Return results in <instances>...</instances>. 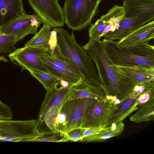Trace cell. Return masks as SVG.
<instances>
[{"mask_svg":"<svg viewBox=\"0 0 154 154\" xmlns=\"http://www.w3.org/2000/svg\"><path fill=\"white\" fill-rule=\"evenodd\" d=\"M82 47L96 67L101 86L106 95L116 96L122 100L133 92L136 84L116 69L100 39L90 38Z\"/></svg>","mask_w":154,"mask_h":154,"instance_id":"cell-1","label":"cell"},{"mask_svg":"<svg viewBox=\"0 0 154 154\" xmlns=\"http://www.w3.org/2000/svg\"><path fill=\"white\" fill-rule=\"evenodd\" d=\"M53 29L57 33L56 49L75 65L83 77V82L93 87H101L93 61L82 46L76 41L73 32L70 33L61 27Z\"/></svg>","mask_w":154,"mask_h":154,"instance_id":"cell-2","label":"cell"},{"mask_svg":"<svg viewBox=\"0 0 154 154\" xmlns=\"http://www.w3.org/2000/svg\"><path fill=\"white\" fill-rule=\"evenodd\" d=\"M123 15L103 39L120 41L154 19V0H123Z\"/></svg>","mask_w":154,"mask_h":154,"instance_id":"cell-3","label":"cell"},{"mask_svg":"<svg viewBox=\"0 0 154 154\" xmlns=\"http://www.w3.org/2000/svg\"><path fill=\"white\" fill-rule=\"evenodd\" d=\"M101 42L107 54L116 66L154 67V47L148 42L124 45L111 40L103 39Z\"/></svg>","mask_w":154,"mask_h":154,"instance_id":"cell-4","label":"cell"},{"mask_svg":"<svg viewBox=\"0 0 154 154\" xmlns=\"http://www.w3.org/2000/svg\"><path fill=\"white\" fill-rule=\"evenodd\" d=\"M103 0H65L63 11L65 23L73 30L87 27L97 11Z\"/></svg>","mask_w":154,"mask_h":154,"instance_id":"cell-5","label":"cell"},{"mask_svg":"<svg viewBox=\"0 0 154 154\" xmlns=\"http://www.w3.org/2000/svg\"><path fill=\"white\" fill-rule=\"evenodd\" d=\"M40 132L35 119L14 120L0 119V141L29 142L30 140L52 133Z\"/></svg>","mask_w":154,"mask_h":154,"instance_id":"cell-6","label":"cell"},{"mask_svg":"<svg viewBox=\"0 0 154 154\" xmlns=\"http://www.w3.org/2000/svg\"><path fill=\"white\" fill-rule=\"evenodd\" d=\"M40 58L49 73L58 79L75 85L83 81L82 75L73 63L56 49L53 52L48 50Z\"/></svg>","mask_w":154,"mask_h":154,"instance_id":"cell-7","label":"cell"},{"mask_svg":"<svg viewBox=\"0 0 154 154\" xmlns=\"http://www.w3.org/2000/svg\"><path fill=\"white\" fill-rule=\"evenodd\" d=\"M97 100L91 98H80L67 100L62 106L66 116V122L60 132L63 136L70 131L81 127L84 117Z\"/></svg>","mask_w":154,"mask_h":154,"instance_id":"cell-8","label":"cell"},{"mask_svg":"<svg viewBox=\"0 0 154 154\" xmlns=\"http://www.w3.org/2000/svg\"><path fill=\"white\" fill-rule=\"evenodd\" d=\"M42 23L51 28L61 27L65 23L63 8L58 0H28Z\"/></svg>","mask_w":154,"mask_h":154,"instance_id":"cell-9","label":"cell"},{"mask_svg":"<svg viewBox=\"0 0 154 154\" xmlns=\"http://www.w3.org/2000/svg\"><path fill=\"white\" fill-rule=\"evenodd\" d=\"M48 50L40 46H24L15 49L8 57L12 63L23 69H35L49 73L40 58L41 54Z\"/></svg>","mask_w":154,"mask_h":154,"instance_id":"cell-10","label":"cell"},{"mask_svg":"<svg viewBox=\"0 0 154 154\" xmlns=\"http://www.w3.org/2000/svg\"><path fill=\"white\" fill-rule=\"evenodd\" d=\"M42 23L37 15L25 14L0 27V34L14 35L19 42L27 35L35 34Z\"/></svg>","mask_w":154,"mask_h":154,"instance_id":"cell-11","label":"cell"},{"mask_svg":"<svg viewBox=\"0 0 154 154\" xmlns=\"http://www.w3.org/2000/svg\"><path fill=\"white\" fill-rule=\"evenodd\" d=\"M106 98L104 100L97 101L86 113L83 119L81 127H106L110 115L117 105L110 99Z\"/></svg>","mask_w":154,"mask_h":154,"instance_id":"cell-12","label":"cell"},{"mask_svg":"<svg viewBox=\"0 0 154 154\" xmlns=\"http://www.w3.org/2000/svg\"><path fill=\"white\" fill-rule=\"evenodd\" d=\"M74 90V87L71 88H59L54 85L51 88L46 91L37 120L38 129L44 122L45 116L49 109L54 106L61 108L63 104L69 100Z\"/></svg>","mask_w":154,"mask_h":154,"instance_id":"cell-13","label":"cell"},{"mask_svg":"<svg viewBox=\"0 0 154 154\" xmlns=\"http://www.w3.org/2000/svg\"><path fill=\"white\" fill-rule=\"evenodd\" d=\"M123 13L122 7L115 5L106 14L103 15L89 29L90 38L99 39L102 37L104 31L106 33L111 28L119 21Z\"/></svg>","mask_w":154,"mask_h":154,"instance_id":"cell-14","label":"cell"},{"mask_svg":"<svg viewBox=\"0 0 154 154\" xmlns=\"http://www.w3.org/2000/svg\"><path fill=\"white\" fill-rule=\"evenodd\" d=\"M116 68L119 72L132 80L136 85H142L148 89H154V67L116 65Z\"/></svg>","mask_w":154,"mask_h":154,"instance_id":"cell-15","label":"cell"},{"mask_svg":"<svg viewBox=\"0 0 154 154\" xmlns=\"http://www.w3.org/2000/svg\"><path fill=\"white\" fill-rule=\"evenodd\" d=\"M141 94L137 92L133 91L121 100V103L116 105L115 109L110 115L106 127H109L113 123L117 124L122 122L132 112L138 109L139 107L137 106L136 102Z\"/></svg>","mask_w":154,"mask_h":154,"instance_id":"cell-16","label":"cell"},{"mask_svg":"<svg viewBox=\"0 0 154 154\" xmlns=\"http://www.w3.org/2000/svg\"><path fill=\"white\" fill-rule=\"evenodd\" d=\"M25 14L23 0H0V27Z\"/></svg>","mask_w":154,"mask_h":154,"instance_id":"cell-17","label":"cell"},{"mask_svg":"<svg viewBox=\"0 0 154 154\" xmlns=\"http://www.w3.org/2000/svg\"><path fill=\"white\" fill-rule=\"evenodd\" d=\"M154 38V21H151L140 27L120 41L118 44L133 45L143 42H149Z\"/></svg>","mask_w":154,"mask_h":154,"instance_id":"cell-18","label":"cell"},{"mask_svg":"<svg viewBox=\"0 0 154 154\" xmlns=\"http://www.w3.org/2000/svg\"><path fill=\"white\" fill-rule=\"evenodd\" d=\"M75 90L69 100L91 98L97 101L106 99V94L102 87L93 88L83 82L74 87Z\"/></svg>","mask_w":154,"mask_h":154,"instance_id":"cell-19","label":"cell"},{"mask_svg":"<svg viewBox=\"0 0 154 154\" xmlns=\"http://www.w3.org/2000/svg\"><path fill=\"white\" fill-rule=\"evenodd\" d=\"M125 127L123 122L117 124L113 123L107 129L102 131L94 135L83 138L81 142H101L106 140L112 137H116L122 133Z\"/></svg>","mask_w":154,"mask_h":154,"instance_id":"cell-20","label":"cell"},{"mask_svg":"<svg viewBox=\"0 0 154 154\" xmlns=\"http://www.w3.org/2000/svg\"><path fill=\"white\" fill-rule=\"evenodd\" d=\"M138 110L132 115L130 121L139 123L154 120V96L140 106Z\"/></svg>","mask_w":154,"mask_h":154,"instance_id":"cell-21","label":"cell"},{"mask_svg":"<svg viewBox=\"0 0 154 154\" xmlns=\"http://www.w3.org/2000/svg\"><path fill=\"white\" fill-rule=\"evenodd\" d=\"M51 32V28L46 25L43 24L40 30L25 44L24 46H40L50 49L48 42Z\"/></svg>","mask_w":154,"mask_h":154,"instance_id":"cell-22","label":"cell"},{"mask_svg":"<svg viewBox=\"0 0 154 154\" xmlns=\"http://www.w3.org/2000/svg\"><path fill=\"white\" fill-rule=\"evenodd\" d=\"M28 71L41 83L46 91L52 88L59 79L50 73L40 70L32 69Z\"/></svg>","mask_w":154,"mask_h":154,"instance_id":"cell-23","label":"cell"},{"mask_svg":"<svg viewBox=\"0 0 154 154\" xmlns=\"http://www.w3.org/2000/svg\"><path fill=\"white\" fill-rule=\"evenodd\" d=\"M60 108L57 106H52L45 114L44 119V122L48 127L57 134H60L57 118Z\"/></svg>","mask_w":154,"mask_h":154,"instance_id":"cell-24","label":"cell"},{"mask_svg":"<svg viewBox=\"0 0 154 154\" xmlns=\"http://www.w3.org/2000/svg\"><path fill=\"white\" fill-rule=\"evenodd\" d=\"M18 42L14 35L0 34V53H10L14 50Z\"/></svg>","mask_w":154,"mask_h":154,"instance_id":"cell-25","label":"cell"},{"mask_svg":"<svg viewBox=\"0 0 154 154\" xmlns=\"http://www.w3.org/2000/svg\"><path fill=\"white\" fill-rule=\"evenodd\" d=\"M86 129L82 127L73 129L63 135L62 142L69 141L74 142L81 141L83 137V134Z\"/></svg>","mask_w":154,"mask_h":154,"instance_id":"cell-26","label":"cell"},{"mask_svg":"<svg viewBox=\"0 0 154 154\" xmlns=\"http://www.w3.org/2000/svg\"><path fill=\"white\" fill-rule=\"evenodd\" d=\"M57 134L54 133L46 134L43 136L29 140L30 142H61V139H59Z\"/></svg>","mask_w":154,"mask_h":154,"instance_id":"cell-27","label":"cell"},{"mask_svg":"<svg viewBox=\"0 0 154 154\" xmlns=\"http://www.w3.org/2000/svg\"><path fill=\"white\" fill-rule=\"evenodd\" d=\"M13 116L11 107L0 100V119H12Z\"/></svg>","mask_w":154,"mask_h":154,"instance_id":"cell-28","label":"cell"},{"mask_svg":"<svg viewBox=\"0 0 154 154\" xmlns=\"http://www.w3.org/2000/svg\"><path fill=\"white\" fill-rule=\"evenodd\" d=\"M154 96V90H148L142 93L137 99L136 103L139 107L141 105L144 104Z\"/></svg>","mask_w":154,"mask_h":154,"instance_id":"cell-29","label":"cell"},{"mask_svg":"<svg viewBox=\"0 0 154 154\" xmlns=\"http://www.w3.org/2000/svg\"><path fill=\"white\" fill-rule=\"evenodd\" d=\"M108 127H100L86 128L83 134V139L97 134L100 131L106 129Z\"/></svg>","mask_w":154,"mask_h":154,"instance_id":"cell-30","label":"cell"},{"mask_svg":"<svg viewBox=\"0 0 154 154\" xmlns=\"http://www.w3.org/2000/svg\"><path fill=\"white\" fill-rule=\"evenodd\" d=\"M57 41V32L53 29L51 31L48 42L49 49L51 52H53L56 49Z\"/></svg>","mask_w":154,"mask_h":154,"instance_id":"cell-31","label":"cell"}]
</instances>
